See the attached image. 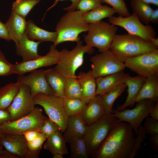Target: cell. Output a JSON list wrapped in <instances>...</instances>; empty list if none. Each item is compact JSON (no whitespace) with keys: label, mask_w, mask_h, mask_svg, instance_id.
<instances>
[{"label":"cell","mask_w":158,"mask_h":158,"mask_svg":"<svg viewBox=\"0 0 158 158\" xmlns=\"http://www.w3.org/2000/svg\"><path fill=\"white\" fill-rule=\"evenodd\" d=\"M129 124L119 121L114 127L95 158H129L136 138Z\"/></svg>","instance_id":"cell-1"},{"label":"cell","mask_w":158,"mask_h":158,"mask_svg":"<svg viewBox=\"0 0 158 158\" xmlns=\"http://www.w3.org/2000/svg\"><path fill=\"white\" fill-rule=\"evenodd\" d=\"M157 49L150 42L128 33L116 34L110 49L120 61L124 63L128 59Z\"/></svg>","instance_id":"cell-2"},{"label":"cell","mask_w":158,"mask_h":158,"mask_svg":"<svg viewBox=\"0 0 158 158\" xmlns=\"http://www.w3.org/2000/svg\"><path fill=\"white\" fill-rule=\"evenodd\" d=\"M88 24L85 20L83 14L77 10L67 11L58 22L55 30L57 37L53 45L55 46L66 42H77L80 40L79 35L87 32Z\"/></svg>","instance_id":"cell-3"},{"label":"cell","mask_w":158,"mask_h":158,"mask_svg":"<svg viewBox=\"0 0 158 158\" xmlns=\"http://www.w3.org/2000/svg\"><path fill=\"white\" fill-rule=\"evenodd\" d=\"M119 121L111 114H105L88 125L84 136L89 157H95L109 133Z\"/></svg>","instance_id":"cell-4"},{"label":"cell","mask_w":158,"mask_h":158,"mask_svg":"<svg viewBox=\"0 0 158 158\" xmlns=\"http://www.w3.org/2000/svg\"><path fill=\"white\" fill-rule=\"evenodd\" d=\"M94 51L93 47L83 45L80 40L72 50L63 48L60 51L59 60L54 68L67 78H77L75 72L83 65L85 54H91Z\"/></svg>","instance_id":"cell-5"},{"label":"cell","mask_w":158,"mask_h":158,"mask_svg":"<svg viewBox=\"0 0 158 158\" xmlns=\"http://www.w3.org/2000/svg\"><path fill=\"white\" fill-rule=\"evenodd\" d=\"M117 30V26L103 20L88 24L87 33L84 36L86 45L96 47L100 53L109 50Z\"/></svg>","instance_id":"cell-6"},{"label":"cell","mask_w":158,"mask_h":158,"mask_svg":"<svg viewBox=\"0 0 158 158\" xmlns=\"http://www.w3.org/2000/svg\"><path fill=\"white\" fill-rule=\"evenodd\" d=\"M48 118L37 107L28 114L13 121H8L0 125V132L10 135H23L32 130H39Z\"/></svg>","instance_id":"cell-7"},{"label":"cell","mask_w":158,"mask_h":158,"mask_svg":"<svg viewBox=\"0 0 158 158\" xmlns=\"http://www.w3.org/2000/svg\"><path fill=\"white\" fill-rule=\"evenodd\" d=\"M63 98L53 94H38L33 97L35 104L43 108L48 118L59 126L62 133L66 129L69 118L64 109Z\"/></svg>","instance_id":"cell-8"},{"label":"cell","mask_w":158,"mask_h":158,"mask_svg":"<svg viewBox=\"0 0 158 158\" xmlns=\"http://www.w3.org/2000/svg\"><path fill=\"white\" fill-rule=\"evenodd\" d=\"M156 102L149 99L142 100L137 102L135 107L132 109H125L121 111L113 109L111 114L119 121L128 123L137 135L142 122L149 116Z\"/></svg>","instance_id":"cell-9"},{"label":"cell","mask_w":158,"mask_h":158,"mask_svg":"<svg viewBox=\"0 0 158 158\" xmlns=\"http://www.w3.org/2000/svg\"><path fill=\"white\" fill-rule=\"evenodd\" d=\"M90 60L96 78L123 71L126 68L124 63L120 61L110 49L95 54Z\"/></svg>","instance_id":"cell-10"},{"label":"cell","mask_w":158,"mask_h":158,"mask_svg":"<svg viewBox=\"0 0 158 158\" xmlns=\"http://www.w3.org/2000/svg\"><path fill=\"white\" fill-rule=\"evenodd\" d=\"M109 22L123 28L128 34L138 36L146 41L150 42L151 38L155 37L156 32L152 27L143 24L134 13L127 17L112 16L109 18Z\"/></svg>","instance_id":"cell-11"},{"label":"cell","mask_w":158,"mask_h":158,"mask_svg":"<svg viewBox=\"0 0 158 158\" xmlns=\"http://www.w3.org/2000/svg\"><path fill=\"white\" fill-rule=\"evenodd\" d=\"M124 63L126 68L139 75L146 78L158 75V49L128 59Z\"/></svg>","instance_id":"cell-12"},{"label":"cell","mask_w":158,"mask_h":158,"mask_svg":"<svg viewBox=\"0 0 158 158\" xmlns=\"http://www.w3.org/2000/svg\"><path fill=\"white\" fill-rule=\"evenodd\" d=\"M35 105L29 87L25 85H21L12 103L6 109L10 115V121L28 114L33 110Z\"/></svg>","instance_id":"cell-13"},{"label":"cell","mask_w":158,"mask_h":158,"mask_svg":"<svg viewBox=\"0 0 158 158\" xmlns=\"http://www.w3.org/2000/svg\"><path fill=\"white\" fill-rule=\"evenodd\" d=\"M60 51L56 47L52 44L49 51L44 56H40L37 58L30 61L17 62L15 64L16 74L19 75L38 68L56 64L58 62Z\"/></svg>","instance_id":"cell-14"},{"label":"cell","mask_w":158,"mask_h":158,"mask_svg":"<svg viewBox=\"0 0 158 158\" xmlns=\"http://www.w3.org/2000/svg\"><path fill=\"white\" fill-rule=\"evenodd\" d=\"M30 73L27 75H19L16 82L20 85L28 86L33 97L38 94H52L51 88L46 78L45 70L37 69Z\"/></svg>","instance_id":"cell-15"},{"label":"cell","mask_w":158,"mask_h":158,"mask_svg":"<svg viewBox=\"0 0 158 158\" xmlns=\"http://www.w3.org/2000/svg\"><path fill=\"white\" fill-rule=\"evenodd\" d=\"M2 134L1 143L6 150L19 158H31L23 135Z\"/></svg>","instance_id":"cell-16"},{"label":"cell","mask_w":158,"mask_h":158,"mask_svg":"<svg viewBox=\"0 0 158 158\" xmlns=\"http://www.w3.org/2000/svg\"><path fill=\"white\" fill-rule=\"evenodd\" d=\"M41 42L30 39L25 34L15 42L16 54L22 58V61L34 60L40 56L37 49Z\"/></svg>","instance_id":"cell-17"},{"label":"cell","mask_w":158,"mask_h":158,"mask_svg":"<svg viewBox=\"0 0 158 158\" xmlns=\"http://www.w3.org/2000/svg\"><path fill=\"white\" fill-rule=\"evenodd\" d=\"M105 114L102 96L97 95L87 103L80 114L88 125L98 120Z\"/></svg>","instance_id":"cell-18"},{"label":"cell","mask_w":158,"mask_h":158,"mask_svg":"<svg viewBox=\"0 0 158 158\" xmlns=\"http://www.w3.org/2000/svg\"><path fill=\"white\" fill-rule=\"evenodd\" d=\"M130 76L128 74L125 73L122 71L96 78V95H102L124 83L125 80Z\"/></svg>","instance_id":"cell-19"},{"label":"cell","mask_w":158,"mask_h":158,"mask_svg":"<svg viewBox=\"0 0 158 158\" xmlns=\"http://www.w3.org/2000/svg\"><path fill=\"white\" fill-rule=\"evenodd\" d=\"M88 126L80 113L69 117L63 136L68 142L73 138L84 137L86 133Z\"/></svg>","instance_id":"cell-20"},{"label":"cell","mask_w":158,"mask_h":158,"mask_svg":"<svg viewBox=\"0 0 158 158\" xmlns=\"http://www.w3.org/2000/svg\"><path fill=\"white\" fill-rule=\"evenodd\" d=\"M146 78L138 75L134 77H128L124 83L128 87V95L124 102L118 106L117 110L121 111L128 107H132L135 103L140 89Z\"/></svg>","instance_id":"cell-21"},{"label":"cell","mask_w":158,"mask_h":158,"mask_svg":"<svg viewBox=\"0 0 158 158\" xmlns=\"http://www.w3.org/2000/svg\"><path fill=\"white\" fill-rule=\"evenodd\" d=\"M77 78L81 89V99L87 103L96 95V78L90 70L86 73L80 72Z\"/></svg>","instance_id":"cell-22"},{"label":"cell","mask_w":158,"mask_h":158,"mask_svg":"<svg viewBox=\"0 0 158 158\" xmlns=\"http://www.w3.org/2000/svg\"><path fill=\"white\" fill-rule=\"evenodd\" d=\"M26 24L25 18L11 11L5 23L11 40L15 42L25 34Z\"/></svg>","instance_id":"cell-23"},{"label":"cell","mask_w":158,"mask_h":158,"mask_svg":"<svg viewBox=\"0 0 158 158\" xmlns=\"http://www.w3.org/2000/svg\"><path fill=\"white\" fill-rule=\"evenodd\" d=\"M25 34L30 39L41 42H50L54 43L57 37L56 31L50 32L41 28L31 20L27 21Z\"/></svg>","instance_id":"cell-24"},{"label":"cell","mask_w":158,"mask_h":158,"mask_svg":"<svg viewBox=\"0 0 158 158\" xmlns=\"http://www.w3.org/2000/svg\"><path fill=\"white\" fill-rule=\"evenodd\" d=\"M144 99L158 100V75L146 78L136 100V102Z\"/></svg>","instance_id":"cell-25"},{"label":"cell","mask_w":158,"mask_h":158,"mask_svg":"<svg viewBox=\"0 0 158 158\" xmlns=\"http://www.w3.org/2000/svg\"><path fill=\"white\" fill-rule=\"evenodd\" d=\"M45 75L52 94L63 98L64 86L67 78L57 72L54 68L45 70Z\"/></svg>","instance_id":"cell-26"},{"label":"cell","mask_w":158,"mask_h":158,"mask_svg":"<svg viewBox=\"0 0 158 158\" xmlns=\"http://www.w3.org/2000/svg\"><path fill=\"white\" fill-rule=\"evenodd\" d=\"M61 131L57 132L46 139L44 148L52 155L56 153L63 155L68 154L66 141Z\"/></svg>","instance_id":"cell-27"},{"label":"cell","mask_w":158,"mask_h":158,"mask_svg":"<svg viewBox=\"0 0 158 158\" xmlns=\"http://www.w3.org/2000/svg\"><path fill=\"white\" fill-rule=\"evenodd\" d=\"M116 13L111 7L101 5L83 14V16L85 20L88 24L99 22L104 18H109Z\"/></svg>","instance_id":"cell-28"},{"label":"cell","mask_w":158,"mask_h":158,"mask_svg":"<svg viewBox=\"0 0 158 158\" xmlns=\"http://www.w3.org/2000/svg\"><path fill=\"white\" fill-rule=\"evenodd\" d=\"M21 85L10 83L0 88V109L6 110L12 103Z\"/></svg>","instance_id":"cell-29"},{"label":"cell","mask_w":158,"mask_h":158,"mask_svg":"<svg viewBox=\"0 0 158 158\" xmlns=\"http://www.w3.org/2000/svg\"><path fill=\"white\" fill-rule=\"evenodd\" d=\"M130 5L133 13L145 25L150 23V18L153 10L150 6L141 0H130Z\"/></svg>","instance_id":"cell-30"},{"label":"cell","mask_w":158,"mask_h":158,"mask_svg":"<svg viewBox=\"0 0 158 158\" xmlns=\"http://www.w3.org/2000/svg\"><path fill=\"white\" fill-rule=\"evenodd\" d=\"M126 87L124 83H122L102 95V102L105 113L111 114L114 102L122 94Z\"/></svg>","instance_id":"cell-31"},{"label":"cell","mask_w":158,"mask_h":158,"mask_svg":"<svg viewBox=\"0 0 158 158\" xmlns=\"http://www.w3.org/2000/svg\"><path fill=\"white\" fill-rule=\"evenodd\" d=\"M69 144L70 158L88 157L86 144L84 136L76 138L70 140Z\"/></svg>","instance_id":"cell-32"},{"label":"cell","mask_w":158,"mask_h":158,"mask_svg":"<svg viewBox=\"0 0 158 158\" xmlns=\"http://www.w3.org/2000/svg\"><path fill=\"white\" fill-rule=\"evenodd\" d=\"M63 99L64 109L68 117L80 113L87 104L80 99L63 97Z\"/></svg>","instance_id":"cell-33"},{"label":"cell","mask_w":158,"mask_h":158,"mask_svg":"<svg viewBox=\"0 0 158 158\" xmlns=\"http://www.w3.org/2000/svg\"><path fill=\"white\" fill-rule=\"evenodd\" d=\"M81 89L77 78H68L64 88V97L81 99Z\"/></svg>","instance_id":"cell-34"},{"label":"cell","mask_w":158,"mask_h":158,"mask_svg":"<svg viewBox=\"0 0 158 158\" xmlns=\"http://www.w3.org/2000/svg\"><path fill=\"white\" fill-rule=\"evenodd\" d=\"M41 0H16L12 5V11L25 18L32 8Z\"/></svg>","instance_id":"cell-35"},{"label":"cell","mask_w":158,"mask_h":158,"mask_svg":"<svg viewBox=\"0 0 158 158\" xmlns=\"http://www.w3.org/2000/svg\"><path fill=\"white\" fill-rule=\"evenodd\" d=\"M46 138L41 133L31 141L27 142V148L31 158L39 157L40 151Z\"/></svg>","instance_id":"cell-36"},{"label":"cell","mask_w":158,"mask_h":158,"mask_svg":"<svg viewBox=\"0 0 158 158\" xmlns=\"http://www.w3.org/2000/svg\"><path fill=\"white\" fill-rule=\"evenodd\" d=\"M111 6L119 16L124 17L129 16L130 14L124 0H101Z\"/></svg>","instance_id":"cell-37"},{"label":"cell","mask_w":158,"mask_h":158,"mask_svg":"<svg viewBox=\"0 0 158 158\" xmlns=\"http://www.w3.org/2000/svg\"><path fill=\"white\" fill-rule=\"evenodd\" d=\"M16 74L15 64L9 62L0 50V77Z\"/></svg>","instance_id":"cell-38"},{"label":"cell","mask_w":158,"mask_h":158,"mask_svg":"<svg viewBox=\"0 0 158 158\" xmlns=\"http://www.w3.org/2000/svg\"><path fill=\"white\" fill-rule=\"evenodd\" d=\"M102 3L101 0H80L76 9L84 14L102 5Z\"/></svg>","instance_id":"cell-39"},{"label":"cell","mask_w":158,"mask_h":158,"mask_svg":"<svg viewBox=\"0 0 158 158\" xmlns=\"http://www.w3.org/2000/svg\"><path fill=\"white\" fill-rule=\"evenodd\" d=\"M39 131L47 139L57 132H61L59 126L48 118L40 129Z\"/></svg>","instance_id":"cell-40"},{"label":"cell","mask_w":158,"mask_h":158,"mask_svg":"<svg viewBox=\"0 0 158 158\" xmlns=\"http://www.w3.org/2000/svg\"><path fill=\"white\" fill-rule=\"evenodd\" d=\"M146 133L142 126L139 127L138 133V136L136 138L135 144L129 158H133L137 155L139 150L141 148V143L145 139Z\"/></svg>","instance_id":"cell-41"},{"label":"cell","mask_w":158,"mask_h":158,"mask_svg":"<svg viewBox=\"0 0 158 158\" xmlns=\"http://www.w3.org/2000/svg\"><path fill=\"white\" fill-rule=\"evenodd\" d=\"M143 126L146 134H158V120L148 116L145 118Z\"/></svg>","instance_id":"cell-42"},{"label":"cell","mask_w":158,"mask_h":158,"mask_svg":"<svg viewBox=\"0 0 158 158\" xmlns=\"http://www.w3.org/2000/svg\"><path fill=\"white\" fill-rule=\"evenodd\" d=\"M66 0H55L53 4L49 7L47 10L46 13L49 10L55 6L59 1H62ZM71 1V4L69 6L64 8L63 9L67 11H75L76 9L77 4L80 0H69Z\"/></svg>","instance_id":"cell-43"},{"label":"cell","mask_w":158,"mask_h":158,"mask_svg":"<svg viewBox=\"0 0 158 158\" xmlns=\"http://www.w3.org/2000/svg\"><path fill=\"white\" fill-rule=\"evenodd\" d=\"M0 38L4 39L7 41L11 40L8 33L7 29L5 23H3L0 20Z\"/></svg>","instance_id":"cell-44"},{"label":"cell","mask_w":158,"mask_h":158,"mask_svg":"<svg viewBox=\"0 0 158 158\" xmlns=\"http://www.w3.org/2000/svg\"><path fill=\"white\" fill-rule=\"evenodd\" d=\"M41 133L37 130H32L27 132L23 135L27 142H29L36 137Z\"/></svg>","instance_id":"cell-45"},{"label":"cell","mask_w":158,"mask_h":158,"mask_svg":"<svg viewBox=\"0 0 158 158\" xmlns=\"http://www.w3.org/2000/svg\"><path fill=\"white\" fill-rule=\"evenodd\" d=\"M10 121V116L6 110L0 109V125L5 122Z\"/></svg>","instance_id":"cell-46"},{"label":"cell","mask_w":158,"mask_h":158,"mask_svg":"<svg viewBox=\"0 0 158 158\" xmlns=\"http://www.w3.org/2000/svg\"><path fill=\"white\" fill-rule=\"evenodd\" d=\"M150 140L151 146L155 150H158V134L150 135Z\"/></svg>","instance_id":"cell-47"},{"label":"cell","mask_w":158,"mask_h":158,"mask_svg":"<svg viewBox=\"0 0 158 158\" xmlns=\"http://www.w3.org/2000/svg\"><path fill=\"white\" fill-rule=\"evenodd\" d=\"M149 115L152 118L158 120V100L156 102L155 106L150 110Z\"/></svg>","instance_id":"cell-48"},{"label":"cell","mask_w":158,"mask_h":158,"mask_svg":"<svg viewBox=\"0 0 158 158\" xmlns=\"http://www.w3.org/2000/svg\"><path fill=\"white\" fill-rule=\"evenodd\" d=\"M155 24L158 23V8L153 10L150 18V23Z\"/></svg>","instance_id":"cell-49"},{"label":"cell","mask_w":158,"mask_h":158,"mask_svg":"<svg viewBox=\"0 0 158 158\" xmlns=\"http://www.w3.org/2000/svg\"><path fill=\"white\" fill-rule=\"evenodd\" d=\"M153 44L157 47H158V38L155 37L151 39L150 42Z\"/></svg>","instance_id":"cell-50"},{"label":"cell","mask_w":158,"mask_h":158,"mask_svg":"<svg viewBox=\"0 0 158 158\" xmlns=\"http://www.w3.org/2000/svg\"><path fill=\"white\" fill-rule=\"evenodd\" d=\"M53 158H63V155L59 153L55 154L53 155Z\"/></svg>","instance_id":"cell-51"},{"label":"cell","mask_w":158,"mask_h":158,"mask_svg":"<svg viewBox=\"0 0 158 158\" xmlns=\"http://www.w3.org/2000/svg\"><path fill=\"white\" fill-rule=\"evenodd\" d=\"M152 4H153L157 6H158V0H151Z\"/></svg>","instance_id":"cell-52"},{"label":"cell","mask_w":158,"mask_h":158,"mask_svg":"<svg viewBox=\"0 0 158 158\" xmlns=\"http://www.w3.org/2000/svg\"><path fill=\"white\" fill-rule=\"evenodd\" d=\"M2 133L0 132V149L1 150L3 149V146L1 143V138L2 135Z\"/></svg>","instance_id":"cell-53"},{"label":"cell","mask_w":158,"mask_h":158,"mask_svg":"<svg viewBox=\"0 0 158 158\" xmlns=\"http://www.w3.org/2000/svg\"><path fill=\"white\" fill-rule=\"evenodd\" d=\"M144 2L149 4H152L151 0H141Z\"/></svg>","instance_id":"cell-54"},{"label":"cell","mask_w":158,"mask_h":158,"mask_svg":"<svg viewBox=\"0 0 158 158\" xmlns=\"http://www.w3.org/2000/svg\"><path fill=\"white\" fill-rule=\"evenodd\" d=\"M4 150H1L0 149V154L4 152Z\"/></svg>","instance_id":"cell-55"}]
</instances>
